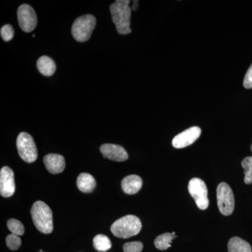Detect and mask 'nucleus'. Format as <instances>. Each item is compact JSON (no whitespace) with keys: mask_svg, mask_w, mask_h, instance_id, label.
I'll return each mask as SVG.
<instances>
[{"mask_svg":"<svg viewBox=\"0 0 252 252\" xmlns=\"http://www.w3.org/2000/svg\"><path fill=\"white\" fill-rule=\"evenodd\" d=\"M130 3L129 0H117L109 7L113 23L115 24L118 32L123 35L130 34L132 32L130 29L132 8Z\"/></svg>","mask_w":252,"mask_h":252,"instance_id":"f257e3e1","label":"nucleus"},{"mask_svg":"<svg viewBox=\"0 0 252 252\" xmlns=\"http://www.w3.org/2000/svg\"><path fill=\"white\" fill-rule=\"evenodd\" d=\"M33 223L38 230L44 234H50L54 230L53 213L51 208L42 201L33 204L31 211Z\"/></svg>","mask_w":252,"mask_h":252,"instance_id":"f03ea898","label":"nucleus"},{"mask_svg":"<svg viewBox=\"0 0 252 252\" xmlns=\"http://www.w3.org/2000/svg\"><path fill=\"white\" fill-rule=\"evenodd\" d=\"M142 229V223L138 217L127 215L116 220L111 226L113 235L119 238H129L138 234Z\"/></svg>","mask_w":252,"mask_h":252,"instance_id":"7ed1b4c3","label":"nucleus"},{"mask_svg":"<svg viewBox=\"0 0 252 252\" xmlns=\"http://www.w3.org/2000/svg\"><path fill=\"white\" fill-rule=\"evenodd\" d=\"M7 226L12 234L18 235V236H21L24 234V225L20 220L11 219L7 221Z\"/></svg>","mask_w":252,"mask_h":252,"instance_id":"aec40b11","label":"nucleus"},{"mask_svg":"<svg viewBox=\"0 0 252 252\" xmlns=\"http://www.w3.org/2000/svg\"><path fill=\"white\" fill-rule=\"evenodd\" d=\"M77 185L83 193H91L95 188L96 181L90 174L81 173L78 177Z\"/></svg>","mask_w":252,"mask_h":252,"instance_id":"2eb2a0df","label":"nucleus"},{"mask_svg":"<svg viewBox=\"0 0 252 252\" xmlns=\"http://www.w3.org/2000/svg\"><path fill=\"white\" fill-rule=\"evenodd\" d=\"M172 234L173 235H175V232H172Z\"/></svg>","mask_w":252,"mask_h":252,"instance_id":"a878e982","label":"nucleus"},{"mask_svg":"<svg viewBox=\"0 0 252 252\" xmlns=\"http://www.w3.org/2000/svg\"><path fill=\"white\" fill-rule=\"evenodd\" d=\"M228 252H252L251 245L243 239L234 237L228 243Z\"/></svg>","mask_w":252,"mask_h":252,"instance_id":"dca6fc26","label":"nucleus"},{"mask_svg":"<svg viewBox=\"0 0 252 252\" xmlns=\"http://www.w3.org/2000/svg\"><path fill=\"white\" fill-rule=\"evenodd\" d=\"M143 244L141 242H131L124 245V252H142Z\"/></svg>","mask_w":252,"mask_h":252,"instance_id":"5701e85b","label":"nucleus"},{"mask_svg":"<svg viewBox=\"0 0 252 252\" xmlns=\"http://www.w3.org/2000/svg\"><path fill=\"white\" fill-rule=\"evenodd\" d=\"M142 187V179L139 176L135 175L127 176L122 182L123 190L129 195L137 193Z\"/></svg>","mask_w":252,"mask_h":252,"instance_id":"ddd939ff","label":"nucleus"},{"mask_svg":"<svg viewBox=\"0 0 252 252\" xmlns=\"http://www.w3.org/2000/svg\"><path fill=\"white\" fill-rule=\"evenodd\" d=\"M217 205L219 210L224 216H229L235 208V199L233 190L225 182L218 185L217 189Z\"/></svg>","mask_w":252,"mask_h":252,"instance_id":"423d86ee","label":"nucleus"},{"mask_svg":"<svg viewBox=\"0 0 252 252\" xmlns=\"http://www.w3.org/2000/svg\"><path fill=\"white\" fill-rule=\"evenodd\" d=\"M201 135V129L193 126L174 137L172 146L176 149H182L191 145Z\"/></svg>","mask_w":252,"mask_h":252,"instance_id":"1a4fd4ad","label":"nucleus"},{"mask_svg":"<svg viewBox=\"0 0 252 252\" xmlns=\"http://www.w3.org/2000/svg\"><path fill=\"white\" fill-rule=\"evenodd\" d=\"M18 19L20 28L25 32L34 31L37 25V16L29 4H22L18 9Z\"/></svg>","mask_w":252,"mask_h":252,"instance_id":"6e6552de","label":"nucleus"},{"mask_svg":"<svg viewBox=\"0 0 252 252\" xmlns=\"http://www.w3.org/2000/svg\"><path fill=\"white\" fill-rule=\"evenodd\" d=\"M96 26V18L86 14L77 18L72 25V34L79 42H85L90 39Z\"/></svg>","mask_w":252,"mask_h":252,"instance_id":"20e7f679","label":"nucleus"},{"mask_svg":"<svg viewBox=\"0 0 252 252\" xmlns=\"http://www.w3.org/2000/svg\"><path fill=\"white\" fill-rule=\"evenodd\" d=\"M6 245L8 248L13 251L17 250L21 246V240L19 236L14 234H10L6 237Z\"/></svg>","mask_w":252,"mask_h":252,"instance_id":"412c9836","label":"nucleus"},{"mask_svg":"<svg viewBox=\"0 0 252 252\" xmlns=\"http://www.w3.org/2000/svg\"><path fill=\"white\" fill-rule=\"evenodd\" d=\"M251 151L252 152V146H251Z\"/></svg>","mask_w":252,"mask_h":252,"instance_id":"bb28decb","label":"nucleus"},{"mask_svg":"<svg viewBox=\"0 0 252 252\" xmlns=\"http://www.w3.org/2000/svg\"><path fill=\"white\" fill-rule=\"evenodd\" d=\"M0 33H1V38H2L3 40L9 41L14 38L15 32L12 26L11 25L7 24L4 25V26L1 27Z\"/></svg>","mask_w":252,"mask_h":252,"instance_id":"4be33fe9","label":"nucleus"},{"mask_svg":"<svg viewBox=\"0 0 252 252\" xmlns=\"http://www.w3.org/2000/svg\"><path fill=\"white\" fill-rule=\"evenodd\" d=\"M36 67L41 74L46 77H51L56 72V63L48 56H41L38 59Z\"/></svg>","mask_w":252,"mask_h":252,"instance_id":"4468645a","label":"nucleus"},{"mask_svg":"<svg viewBox=\"0 0 252 252\" xmlns=\"http://www.w3.org/2000/svg\"><path fill=\"white\" fill-rule=\"evenodd\" d=\"M94 246L99 252H107L112 248V243L108 237L99 234L94 239Z\"/></svg>","mask_w":252,"mask_h":252,"instance_id":"a211bd4d","label":"nucleus"},{"mask_svg":"<svg viewBox=\"0 0 252 252\" xmlns=\"http://www.w3.org/2000/svg\"><path fill=\"white\" fill-rule=\"evenodd\" d=\"M188 189L198 208L202 210H206L209 206V199L207 196L208 190L205 182L199 178L192 179L189 182Z\"/></svg>","mask_w":252,"mask_h":252,"instance_id":"0eeeda50","label":"nucleus"},{"mask_svg":"<svg viewBox=\"0 0 252 252\" xmlns=\"http://www.w3.org/2000/svg\"><path fill=\"white\" fill-rule=\"evenodd\" d=\"M99 150L104 158L114 161L123 162L128 158L126 149L117 144H104L101 146Z\"/></svg>","mask_w":252,"mask_h":252,"instance_id":"9b49d317","label":"nucleus"},{"mask_svg":"<svg viewBox=\"0 0 252 252\" xmlns=\"http://www.w3.org/2000/svg\"><path fill=\"white\" fill-rule=\"evenodd\" d=\"M14 174L9 167H3L0 171V193L4 198L12 196L15 193Z\"/></svg>","mask_w":252,"mask_h":252,"instance_id":"9d476101","label":"nucleus"},{"mask_svg":"<svg viewBox=\"0 0 252 252\" xmlns=\"http://www.w3.org/2000/svg\"><path fill=\"white\" fill-rule=\"evenodd\" d=\"M242 167L244 169L245 179L244 182L246 185L252 184V157H246L242 161Z\"/></svg>","mask_w":252,"mask_h":252,"instance_id":"6ab92c4d","label":"nucleus"},{"mask_svg":"<svg viewBox=\"0 0 252 252\" xmlns=\"http://www.w3.org/2000/svg\"><path fill=\"white\" fill-rule=\"evenodd\" d=\"M18 154L24 161L31 163L38 157L37 148L32 137L26 132H21L16 140Z\"/></svg>","mask_w":252,"mask_h":252,"instance_id":"39448f33","label":"nucleus"},{"mask_svg":"<svg viewBox=\"0 0 252 252\" xmlns=\"http://www.w3.org/2000/svg\"><path fill=\"white\" fill-rule=\"evenodd\" d=\"M177 238L176 235H173L172 233H165L163 234L159 235L156 238L154 241V245L158 250H166L171 247V243L174 239Z\"/></svg>","mask_w":252,"mask_h":252,"instance_id":"f3484780","label":"nucleus"},{"mask_svg":"<svg viewBox=\"0 0 252 252\" xmlns=\"http://www.w3.org/2000/svg\"><path fill=\"white\" fill-rule=\"evenodd\" d=\"M133 5H132V10H133V11H137V8H138V4H137V2H138V1H133Z\"/></svg>","mask_w":252,"mask_h":252,"instance_id":"393cba45","label":"nucleus"},{"mask_svg":"<svg viewBox=\"0 0 252 252\" xmlns=\"http://www.w3.org/2000/svg\"><path fill=\"white\" fill-rule=\"evenodd\" d=\"M44 165L51 174H59L65 168V160L60 154H49L44 158Z\"/></svg>","mask_w":252,"mask_h":252,"instance_id":"f8f14e48","label":"nucleus"},{"mask_svg":"<svg viewBox=\"0 0 252 252\" xmlns=\"http://www.w3.org/2000/svg\"><path fill=\"white\" fill-rule=\"evenodd\" d=\"M243 86L245 89H252V64L249 68L248 72L245 74V79H244Z\"/></svg>","mask_w":252,"mask_h":252,"instance_id":"b1692460","label":"nucleus"}]
</instances>
